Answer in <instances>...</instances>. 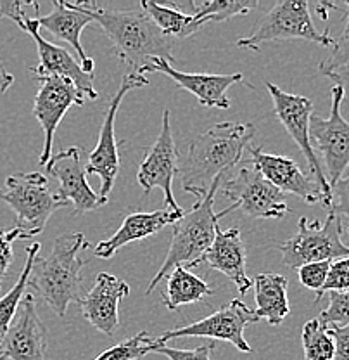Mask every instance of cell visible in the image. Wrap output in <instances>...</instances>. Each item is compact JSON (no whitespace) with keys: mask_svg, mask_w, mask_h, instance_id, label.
<instances>
[{"mask_svg":"<svg viewBox=\"0 0 349 360\" xmlns=\"http://www.w3.org/2000/svg\"><path fill=\"white\" fill-rule=\"evenodd\" d=\"M256 135L253 123L221 122L194 139L185 151L178 153V175L185 193L199 200L208 194L213 184L242 160L249 142Z\"/></svg>","mask_w":349,"mask_h":360,"instance_id":"obj_1","label":"cell"},{"mask_svg":"<svg viewBox=\"0 0 349 360\" xmlns=\"http://www.w3.org/2000/svg\"><path fill=\"white\" fill-rule=\"evenodd\" d=\"M111 40L119 61L130 73H151L152 59L175 63L173 39L164 35L144 9H110L93 2H77Z\"/></svg>","mask_w":349,"mask_h":360,"instance_id":"obj_2","label":"cell"},{"mask_svg":"<svg viewBox=\"0 0 349 360\" xmlns=\"http://www.w3.org/2000/svg\"><path fill=\"white\" fill-rule=\"evenodd\" d=\"M90 248L81 232L59 236L52 245L51 255L37 258L32 269L28 288L58 317L65 319L71 303L80 305L84 300V277L81 269L87 262L80 258V251Z\"/></svg>","mask_w":349,"mask_h":360,"instance_id":"obj_3","label":"cell"},{"mask_svg":"<svg viewBox=\"0 0 349 360\" xmlns=\"http://www.w3.org/2000/svg\"><path fill=\"white\" fill-rule=\"evenodd\" d=\"M225 177L228 175H223L216 180L208 194L197 200L196 205L189 212L183 213L182 219L173 225V238L168 248L166 258L149 283L147 291H145L147 295H151L154 288L175 267H180V265L185 269L197 267L204 255L208 253L215 241L216 227H218V217L215 213V196Z\"/></svg>","mask_w":349,"mask_h":360,"instance_id":"obj_4","label":"cell"},{"mask_svg":"<svg viewBox=\"0 0 349 360\" xmlns=\"http://www.w3.org/2000/svg\"><path fill=\"white\" fill-rule=\"evenodd\" d=\"M0 201L16 213V227L25 239L39 236L48 219L66 202L48 187V180L39 172L14 174L6 179V189H0Z\"/></svg>","mask_w":349,"mask_h":360,"instance_id":"obj_5","label":"cell"},{"mask_svg":"<svg viewBox=\"0 0 349 360\" xmlns=\"http://www.w3.org/2000/svg\"><path fill=\"white\" fill-rule=\"evenodd\" d=\"M291 39L308 40L324 47L334 45V39L327 32L322 33L315 28L306 0H280L261 18L249 37L237 40V47L258 52L261 44Z\"/></svg>","mask_w":349,"mask_h":360,"instance_id":"obj_6","label":"cell"},{"mask_svg":"<svg viewBox=\"0 0 349 360\" xmlns=\"http://www.w3.org/2000/svg\"><path fill=\"white\" fill-rule=\"evenodd\" d=\"M343 222L341 217L329 212L327 220L320 224L301 217L298 222V232L292 238L279 243L282 260L287 267L296 269L313 262H334L349 257V246L344 245Z\"/></svg>","mask_w":349,"mask_h":360,"instance_id":"obj_7","label":"cell"},{"mask_svg":"<svg viewBox=\"0 0 349 360\" xmlns=\"http://www.w3.org/2000/svg\"><path fill=\"white\" fill-rule=\"evenodd\" d=\"M220 191L234 202L216 213L218 219L235 210L261 220H279L291 213L282 191L272 186L254 167H242L237 175L225 177Z\"/></svg>","mask_w":349,"mask_h":360,"instance_id":"obj_8","label":"cell"},{"mask_svg":"<svg viewBox=\"0 0 349 360\" xmlns=\"http://www.w3.org/2000/svg\"><path fill=\"white\" fill-rule=\"evenodd\" d=\"M266 89H268L270 96H272L273 112L287 134L291 135L292 141L296 142L301 153L305 155L310 172L313 174V180L318 184L322 191V205L324 208L330 212L332 210V187H330L327 175H325L324 168H322L320 161H318L317 153H315L313 144L310 139V122L313 116V103L305 96H296V94H289L272 82H266Z\"/></svg>","mask_w":349,"mask_h":360,"instance_id":"obj_9","label":"cell"},{"mask_svg":"<svg viewBox=\"0 0 349 360\" xmlns=\"http://www.w3.org/2000/svg\"><path fill=\"white\" fill-rule=\"evenodd\" d=\"M145 85H149V80L145 75L126 73L123 77L118 92L112 96L110 106H107L106 112H104V122L103 127H100L97 146L88 155V161L85 165V168H87V174L97 175L100 179L99 196L104 201H110V193L112 186H114L116 177H118L119 165H121L118 141H116V115H118L119 106H121L123 97L130 90L145 87Z\"/></svg>","mask_w":349,"mask_h":360,"instance_id":"obj_10","label":"cell"},{"mask_svg":"<svg viewBox=\"0 0 349 360\" xmlns=\"http://www.w3.org/2000/svg\"><path fill=\"white\" fill-rule=\"evenodd\" d=\"M258 322L254 310H251L242 300L235 298L225 303L220 310L201 321L192 322V324L182 326L178 329H170L164 331L163 335L157 338V343L164 345L166 341L176 340V338L197 336V338H211V340H220L232 343L235 348L244 354H251L253 348L244 338V331L249 324Z\"/></svg>","mask_w":349,"mask_h":360,"instance_id":"obj_11","label":"cell"},{"mask_svg":"<svg viewBox=\"0 0 349 360\" xmlns=\"http://www.w3.org/2000/svg\"><path fill=\"white\" fill-rule=\"evenodd\" d=\"M332 106L329 118L315 115L310 122L311 144L317 146L325 161L327 180L330 187L343 177L344 170L349 167V122H346L341 112L344 96L337 85L330 89Z\"/></svg>","mask_w":349,"mask_h":360,"instance_id":"obj_12","label":"cell"},{"mask_svg":"<svg viewBox=\"0 0 349 360\" xmlns=\"http://www.w3.org/2000/svg\"><path fill=\"white\" fill-rule=\"evenodd\" d=\"M178 175V149H176L173 132H171L170 110H164L161 120V132L154 146L147 151L140 163L137 182L144 189V194H151L154 187H159L163 193L164 208L171 212H183L175 200L173 182Z\"/></svg>","mask_w":349,"mask_h":360,"instance_id":"obj_13","label":"cell"},{"mask_svg":"<svg viewBox=\"0 0 349 360\" xmlns=\"http://www.w3.org/2000/svg\"><path fill=\"white\" fill-rule=\"evenodd\" d=\"M40 84L39 92L33 103V116L39 120L44 130V148L40 153L39 163L45 167L54 156L52 148H54L55 130L59 123L65 118L70 108L81 106L85 97L78 92L71 82L62 80L55 77H40L37 78Z\"/></svg>","mask_w":349,"mask_h":360,"instance_id":"obj_14","label":"cell"},{"mask_svg":"<svg viewBox=\"0 0 349 360\" xmlns=\"http://www.w3.org/2000/svg\"><path fill=\"white\" fill-rule=\"evenodd\" d=\"M21 30L29 33V37L35 40L37 51H39V65L29 68V71L35 75V78H62V80L71 82L78 89V92L84 97H87V99L96 101L99 97L97 90L93 89V75L87 73L65 47L47 42L42 37V33H40L37 18H26Z\"/></svg>","mask_w":349,"mask_h":360,"instance_id":"obj_15","label":"cell"},{"mask_svg":"<svg viewBox=\"0 0 349 360\" xmlns=\"http://www.w3.org/2000/svg\"><path fill=\"white\" fill-rule=\"evenodd\" d=\"M81 148H67L51 158L45 170L54 175L59 182L58 194L62 201L73 202L74 215L93 212L100 206L107 205L92 187L88 186L87 168L81 161Z\"/></svg>","mask_w":349,"mask_h":360,"instance_id":"obj_16","label":"cell"},{"mask_svg":"<svg viewBox=\"0 0 349 360\" xmlns=\"http://www.w3.org/2000/svg\"><path fill=\"white\" fill-rule=\"evenodd\" d=\"M47 328L37 312L35 295L26 292L16 319L0 338V355L7 360H45Z\"/></svg>","mask_w":349,"mask_h":360,"instance_id":"obj_17","label":"cell"},{"mask_svg":"<svg viewBox=\"0 0 349 360\" xmlns=\"http://www.w3.org/2000/svg\"><path fill=\"white\" fill-rule=\"evenodd\" d=\"M247 153L251 158L246 161V165H253L263 177L279 191L298 196L308 205H315L324 200L318 184L308 177L294 160L287 156L270 155L263 151V148H253V146L247 148Z\"/></svg>","mask_w":349,"mask_h":360,"instance_id":"obj_18","label":"cell"},{"mask_svg":"<svg viewBox=\"0 0 349 360\" xmlns=\"http://www.w3.org/2000/svg\"><path fill=\"white\" fill-rule=\"evenodd\" d=\"M129 295L130 286L125 281L100 272L92 290L81 300V314L97 331L112 336L119 328V303Z\"/></svg>","mask_w":349,"mask_h":360,"instance_id":"obj_19","label":"cell"},{"mask_svg":"<svg viewBox=\"0 0 349 360\" xmlns=\"http://www.w3.org/2000/svg\"><path fill=\"white\" fill-rule=\"evenodd\" d=\"M151 73L166 75V77H170L175 82L176 87L192 94L201 106L216 108V110H230V101L227 97V90L232 85L240 84L244 80L242 73H185V71L175 70L170 63L163 61V59H152Z\"/></svg>","mask_w":349,"mask_h":360,"instance_id":"obj_20","label":"cell"},{"mask_svg":"<svg viewBox=\"0 0 349 360\" xmlns=\"http://www.w3.org/2000/svg\"><path fill=\"white\" fill-rule=\"evenodd\" d=\"M37 22H39L40 30H45L51 35H54L55 39L70 44L77 51L81 68L87 73L93 75L96 63H93L92 58L85 54L84 45H81L80 40L85 26L93 22V18L90 16L84 7L78 6V4L54 2L51 13L45 14V16H37Z\"/></svg>","mask_w":349,"mask_h":360,"instance_id":"obj_21","label":"cell"},{"mask_svg":"<svg viewBox=\"0 0 349 360\" xmlns=\"http://www.w3.org/2000/svg\"><path fill=\"white\" fill-rule=\"evenodd\" d=\"M202 262H206L213 270L225 274L237 286L240 295H246L253 288V281L246 272V246L239 229L221 231L218 225L215 241Z\"/></svg>","mask_w":349,"mask_h":360,"instance_id":"obj_22","label":"cell"},{"mask_svg":"<svg viewBox=\"0 0 349 360\" xmlns=\"http://www.w3.org/2000/svg\"><path fill=\"white\" fill-rule=\"evenodd\" d=\"M183 212H171V210H157V212L145 213V212H135L130 213L123 224L119 225L114 236H111L106 241H100L99 245L93 248V255L97 258H111L112 255L123 246L130 245V243L140 241V239L154 236L159 232L161 229L168 227V225H175L183 217Z\"/></svg>","mask_w":349,"mask_h":360,"instance_id":"obj_23","label":"cell"},{"mask_svg":"<svg viewBox=\"0 0 349 360\" xmlns=\"http://www.w3.org/2000/svg\"><path fill=\"white\" fill-rule=\"evenodd\" d=\"M258 321L265 319L270 326H279L291 312L287 298L289 279L280 274H258L253 281Z\"/></svg>","mask_w":349,"mask_h":360,"instance_id":"obj_24","label":"cell"},{"mask_svg":"<svg viewBox=\"0 0 349 360\" xmlns=\"http://www.w3.org/2000/svg\"><path fill=\"white\" fill-rule=\"evenodd\" d=\"M140 7L156 22L157 28L171 39H189L206 26V22L194 18L189 11H183L185 6L182 4L144 0L140 2Z\"/></svg>","mask_w":349,"mask_h":360,"instance_id":"obj_25","label":"cell"},{"mask_svg":"<svg viewBox=\"0 0 349 360\" xmlns=\"http://www.w3.org/2000/svg\"><path fill=\"white\" fill-rule=\"evenodd\" d=\"M166 277V291L163 292L161 300L168 310H178L183 305L197 303L215 292L204 279L194 276L189 269L182 265L175 267Z\"/></svg>","mask_w":349,"mask_h":360,"instance_id":"obj_26","label":"cell"},{"mask_svg":"<svg viewBox=\"0 0 349 360\" xmlns=\"http://www.w3.org/2000/svg\"><path fill=\"white\" fill-rule=\"evenodd\" d=\"M39 251L40 243H33L32 246L26 248L25 267H22L16 284L0 298V338L6 335L7 329L11 328V324H13L14 319H16L18 312H20V305L26 296V288H28L32 269L33 265H35V260L39 258Z\"/></svg>","mask_w":349,"mask_h":360,"instance_id":"obj_27","label":"cell"},{"mask_svg":"<svg viewBox=\"0 0 349 360\" xmlns=\"http://www.w3.org/2000/svg\"><path fill=\"white\" fill-rule=\"evenodd\" d=\"M190 14L202 22H221L234 16H242L256 9L260 4L254 0H208V2H189Z\"/></svg>","mask_w":349,"mask_h":360,"instance_id":"obj_28","label":"cell"},{"mask_svg":"<svg viewBox=\"0 0 349 360\" xmlns=\"http://www.w3.org/2000/svg\"><path fill=\"white\" fill-rule=\"evenodd\" d=\"M303 350L306 360H334L336 359V341L330 336L318 319H310L301 331Z\"/></svg>","mask_w":349,"mask_h":360,"instance_id":"obj_29","label":"cell"},{"mask_svg":"<svg viewBox=\"0 0 349 360\" xmlns=\"http://www.w3.org/2000/svg\"><path fill=\"white\" fill-rule=\"evenodd\" d=\"M151 336L147 331H140L129 340L121 341V343L114 345V347L104 350L99 357L93 360H137L142 359L144 355L151 354Z\"/></svg>","mask_w":349,"mask_h":360,"instance_id":"obj_30","label":"cell"},{"mask_svg":"<svg viewBox=\"0 0 349 360\" xmlns=\"http://www.w3.org/2000/svg\"><path fill=\"white\" fill-rule=\"evenodd\" d=\"M318 321L329 326H344L349 322V290L348 291H330L329 307L318 315Z\"/></svg>","mask_w":349,"mask_h":360,"instance_id":"obj_31","label":"cell"},{"mask_svg":"<svg viewBox=\"0 0 349 360\" xmlns=\"http://www.w3.org/2000/svg\"><path fill=\"white\" fill-rule=\"evenodd\" d=\"M346 20H344V28L341 32V35L334 40L332 52H330L327 61H324L318 68V73H324V71L336 70V68L349 65V2L346 4Z\"/></svg>","mask_w":349,"mask_h":360,"instance_id":"obj_32","label":"cell"},{"mask_svg":"<svg viewBox=\"0 0 349 360\" xmlns=\"http://www.w3.org/2000/svg\"><path fill=\"white\" fill-rule=\"evenodd\" d=\"M330 264L332 262H313V264H306L298 269V279L306 290H311L320 295L324 290L325 283H327Z\"/></svg>","mask_w":349,"mask_h":360,"instance_id":"obj_33","label":"cell"},{"mask_svg":"<svg viewBox=\"0 0 349 360\" xmlns=\"http://www.w3.org/2000/svg\"><path fill=\"white\" fill-rule=\"evenodd\" d=\"M213 348H215V345L208 343L194 348V350H182V348L166 347V345H161L154 340L151 345V354H161L168 360H211Z\"/></svg>","mask_w":349,"mask_h":360,"instance_id":"obj_34","label":"cell"},{"mask_svg":"<svg viewBox=\"0 0 349 360\" xmlns=\"http://www.w3.org/2000/svg\"><path fill=\"white\" fill-rule=\"evenodd\" d=\"M349 290V257L339 258L330 264L327 283H325L324 290L317 296V302H320L322 296L330 291H348Z\"/></svg>","mask_w":349,"mask_h":360,"instance_id":"obj_35","label":"cell"},{"mask_svg":"<svg viewBox=\"0 0 349 360\" xmlns=\"http://www.w3.org/2000/svg\"><path fill=\"white\" fill-rule=\"evenodd\" d=\"M16 239H25V234H22L21 229L14 227L11 231H2L0 229V286H2V281L6 279L7 272H9V267L13 265V243Z\"/></svg>","mask_w":349,"mask_h":360,"instance_id":"obj_36","label":"cell"},{"mask_svg":"<svg viewBox=\"0 0 349 360\" xmlns=\"http://www.w3.org/2000/svg\"><path fill=\"white\" fill-rule=\"evenodd\" d=\"M341 219L346 217L349 220V175L341 177L332 186V210Z\"/></svg>","mask_w":349,"mask_h":360,"instance_id":"obj_37","label":"cell"},{"mask_svg":"<svg viewBox=\"0 0 349 360\" xmlns=\"http://www.w3.org/2000/svg\"><path fill=\"white\" fill-rule=\"evenodd\" d=\"M35 2H20V0H0V18H6L16 22L20 28H22V22L28 16L25 14L22 7L33 6Z\"/></svg>","mask_w":349,"mask_h":360,"instance_id":"obj_38","label":"cell"},{"mask_svg":"<svg viewBox=\"0 0 349 360\" xmlns=\"http://www.w3.org/2000/svg\"><path fill=\"white\" fill-rule=\"evenodd\" d=\"M329 333L336 341L334 360H349V322L344 326H329Z\"/></svg>","mask_w":349,"mask_h":360,"instance_id":"obj_39","label":"cell"},{"mask_svg":"<svg viewBox=\"0 0 349 360\" xmlns=\"http://www.w3.org/2000/svg\"><path fill=\"white\" fill-rule=\"evenodd\" d=\"M324 77L330 78L337 87H341L343 90V96H344V103L349 106V65L339 66L336 70H330V71H324Z\"/></svg>","mask_w":349,"mask_h":360,"instance_id":"obj_40","label":"cell"},{"mask_svg":"<svg viewBox=\"0 0 349 360\" xmlns=\"http://www.w3.org/2000/svg\"><path fill=\"white\" fill-rule=\"evenodd\" d=\"M14 84V77L6 71L4 68H0V94H6L11 89V85Z\"/></svg>","mask_w":349,"mask_h":360,"instance_id":"obj_41","label":"cell"},{"mask_svg":"<svg viewBox=\"0 0 349 360\" xmlns=\"http://www.w3.org/2000/svg\"><path fill=\"white\" fill-rule=\"evenodd\" d=\"M0 360H7V359H4V357H2V355H0Z\"/></svg>","mask_w":349,"mask_h":360,"instance_id":"obj_42","label":"cell"},{"mask_svg":"<svg viewBox=\"0 0 349 360\" xmlns=\"http://www.w3.org/2000/svg\"><path fill=\"white\" fill-rule=\"evenodd\" d=\"M348 234H349V227H348Z\"/></svg>","mask_w":349,"mask_h":360,"instance_id":"obj_43","label":"cell"}]
</instances>
